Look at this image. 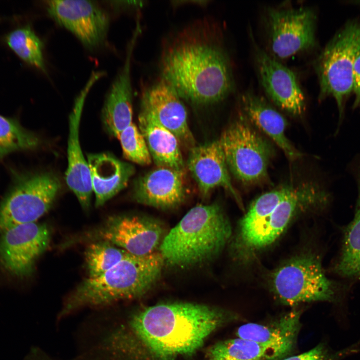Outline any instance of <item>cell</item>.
<instances>
[{
    "label": "cell",
    "mask_w": 360,
    "mask_h": 360,
    "mask_svg": "<svg viewBox=\"0 0 360 360\" xmlns=\"http://www.w3.org/2000/svg\"><path fill=\"white\" fill-rule=\"evenodd\" d=\"M160 68L162 78L192 104L218 103L234 89L230 60L211 20H196L173 36L164 48Z\"/></svg>",
    "instance_id": "6da1fadb"
},
{
    "label": "cell",
    "mask_w": 360,
    "mask_h": 360,
    "mask_svg": "<svg viewBox=\"0 0 360 360\" xmlns=\"http://www.w3.org/2000/svg\"><path fill=\"white\" fill-rule=\"evenodd\" d=\"M237 316L215 307L190 302L157 304L136 312L130 326L138 338L162 360L190 355L216 328Z\"/></svg>",
    "instance_id": "7a4b0ae2"
},
{
    "label": "cell",
    "mask_w": 360,
    "mask_h": 360,
    "mask_svg": "<svg viewBox=\"0 0 360 360\" xmlns=\"http://www.w3.org/2000/svg\"><path fill=\"white\" fill-rule=\"evenodd\" d=\"M328 197L324 190L309 183L284 186L260 195L240 222L232 244L234 256L243 261L252 258L274 242L296 216L324 206Z\"/></svg>",
    "instance_id": "3957f363"
},
{
    "label": "cell",
    "mask_w": 360,
    "mask_h": 360,
    "mask_svg": "<svg viewBox=\"0 0 360 360\" xmlns=\"http://www.w3.org/2000/svg\"><path fill=\"white\" fill-rule=\"evenodd\" d=\"M231 234L230 224L220 204L198 205L167 232L159 252L170 266H200L220 254Z\"/></svg>",
    "instance_id": "277c9868"
},
{
    "label": "cell",
    "mask_w": 360,
    "mask_h": 360,
    "mask_svg": "<svg viewBox=\"0 0 360 360\" xmlns=\"http://www.w3.org/2000/svg\"><path fill=\"white\" fill-rule=\"evenodd\" d=\"M164 265L160 252L142 256L128 254L103 274L83 280L66 298L60 316L86 306L140 297L156 284Z\"/></svg>",
    "instance_id": "5b68a950"
},
{
    "label": "cell",
    "mask_w": 360,
    "mask_h": 360,
    "mask_svg": "<svg viewBox=\"0 0 360 360\" xmlns=\"http://www.w3.org/2000/svg\"><path fill=\"white\" fill-rule=\"evenodd\" d=\"M360 55V22H348L326 44L316 63L320 100L333 97L340 119L345 102L352 92L353 69Z\"/></svg>",
    "instance_id": "8992f818"
},
{
    "label": "cell",
    "mask_w": 360,
    "mask_h": 360,
    "mask_svg": "<svg viewBox=\"0 0 360 360\" xmlns=\"http://www.w3.org/2000/svg\"><path fill=\"white\" fill-rule=\"evenodd\" d=\"M246 120L245 116H240L219 140L233 176L244 184H260L268 180V166L274 152L271 144Z\"/></svg>",
    "instance_id": "52a82bcc"
},
{
    "label": "cell",
    "mask_w": 360,
    "mask_h": 360,
    "mask_svg": "<svg viewBox=\"0 0 360 360\" xmlns=\"http://www.w3.org/2000/svg\"><path fill=\"white\" fill-rule=\"evenodd\" d=\"M270 280L274 296L287 306L335 298L334 284L325 275L319 258L313 254L288 260L272 274Z\"/></svg>",
    "instance_id": "ba28073f"
},
{
    "label": "cell",
    "mask_w": 360,
    "mask_h": 360,
    "mask_svg": "<svg viewBox=\"0 0 360 360\" xmlns=\"http://www.w3.org/2000/svg\"><path fill=\"white\" fill-rule=\"evenodd\" d=\"M62 188L51 172L22 175L0 203V234L13 226L36 222L51 208Z\"/></svg>",
    "instance_id": "9c48e42d"
},
{
    "label": "cell",
    "mask_w": 360,
    "mask_h": 360,
    "mask_svg": "<svg viewBox=\"0 0 360 360\" xmlns=\"http://www.w3.org/2000/svg\"><path fill=\"white\" fill-rule=\"evenodd\" d=\"M160 221L138 215H116L108 218L86 237L92 242L104 240L138 256L156 252L166 234Z\"/></svg>",
    "instance_id": "30bf717a"
},
{
    "label": "cell",
    "mask_w": 360,
    "mask_h": 360,
    "mask_svg": "<svg viewBox=\"0 0 360 360\" xmlns=\"http://www.w3.org/2000/svg\"><path fill=\"white\" fill-rule=\"evenodd\" d=\"M270 48L278 58H288L316 44V15L311 8H270L267 12Z\"/></svg>",
    "instance_id": "8fae6325"
},
{
    "label": "cell",
    "mask_w": 360,
    "mask_h": 360,
    "mask_svg": "<svg viewBox=\"0 0 360 360\" xmlns=\"http://www.w3.org/2000/svg\"><path fill=\"white\" fill-rule=\"evenodd\" d=\"M51 232L47 225L36 222L10 227L1 234L0 262L12 274L30 275L38 258L48 248Z\"/></svg>",
    "instance_id": "7c38bea8"
},
{
    "label": "cell",
    "mask_w": 360,
    "mask_h": 360,
    "mask_svg": "<svg viewBox=\"0 0 360 360\" xmlns=\"http://www.w3.org/2000/svg\"><path fill=\"white\" fill-rule=\"evenodd\" d=\"M48 14L74 34L86 47L96 48L106 40L109 16L95 1L51 0L45 2Z\"/></svg>",
    "instance_id": "4fadbf2b"
},
{
    "label": "cell",
    "mask_w": 360,
    "mask_h": 360,
    "mask_svg": "<svg viewBox=\"0 0 360 360\" xmlns=\"http://www.w3.org/2000/svg\"><path fill=\"white\" fill-rule=\"evenodd\" d=\"M104 75L102 72H92L76 97L68 119V162L66 181L84 210H88L90 207L92 189L90 168L84 156L79 140L80 121L87 94L94 84Z\"/></svg>",
    "instance_id": "5bb4252c"
},
{
    "label": "cell",
    "mask_w": 360,
    "mask_h": 360,
    "mask_svg": "<svg viewBox=\"0 0 360 360\" xmlns=\"http://www.w3.org/2000/svg\"><path fill=\"white\" fill-rule=\"evenodd\" d=\"M254 56L261 85L278 107L299 116L305 108V98L295 73L255 45Z\"/></svg>",
    "instance_id": "9a60e30c"
},
{
    "label": "cell",
    "mask_w": 360,
    "mask_h": 360,
    "mask_svg": "<svg viewBox=\"0 0 360 360\" xmlns=\"http://www.w3.org/2000/svg\"><path fill=\"white\" fill-rule=\"evenodd\" d=\"M140 108L152 114L176 136L183 146L189 150L196 146L182 99L164 79L161 78L144 91Z\"/></svg>",
    "instance_id": "2e32d148"
},
{
    "label": "cell",
    "mask_w": 360,
    "mask_h": 360,
    "mask_svg": "<svg viewBox=\"0 0 360 360\" xmlns=\"http://www.w3.org/2000/svg\"><path fill=\"white\" fill-rule=\"evenodd\" d=\"M185 170L157 167L134 182L132 196L136 202L163 210L176 208L186 196Z\"/></svg>",
    "instance_id": "e0dca14e"
},
{
    "label": "cell",
    "mask_w": 360,
    "mask_h": 360,
    "mask_svg": "<svg viewBox=\"0 0 360 360\" xmlns=\"http://www.w3.org/2000/svg\"><path fill=\"white\" fill-rule=\"evenodd\" d=\"M186 164L204 198L214 188L222 187L240 204L238 192L231 182L220 140L196 145L190 149Z\"/></svg>",
    "instance_id": "ac0fdd59"
},
{
    "label": "cell",
    "mask_w": 360,
    "mask_h": 360,
    "mask_svg": "<svg viewBox=\"0 0 360 360\" xmlns=\"http://www.w3.org/2000/svg\"><path fill=\"white\" fill-rule=\"evenodd\" d=\"M127 48L125 62L106 97L101 118L106 131L118 138L121 132L132 123V89L130 76L131 60L140 28L136 27Z\"/></svg>",
    "instance_id": "d6986e66"
},
{
    "label": "cell",
    "mask_w": 360,
    "mask_h": 360,
    "mask_svg": "<svg viewBox=\"0 0 360 360\" xmlns=\"http://www.w3.org/2000/svg\"><path fill=\"white\" fill-rule=\"evenodd\" d=\"M300 328V312L292 310L268 324H242L236 334L266 347L281 360L290 356L294 350Z\"/></svg>",
    "instance_id": "ffe728a7"
},
{
    "label": "cell",
    "mask_w": 360,
    "mask_h": 360,
    "mask_svg": "<svg viewBox=\"0 0 360 360\" xmlns=\"http://www.w3.org/2000/svg\"><path fill=\"white\" fill-rule=\"evenodd\" d=\"M87 158L95 206L100 207L126 187L135 168L108 153L88 154Z\"/></svg>",
    "instance_id": "44dd1931"
},
{
    "label": "cell",
    "mask_w": 360,
    "mask_h": 360,
    "mask_svg": "<svg viewBox=\"0 0 360 360\" xmlns=\"http://www.w3.org/2000/svg\"><path fill=\"white\" fill-rule=\"evenodd\" d=\"M241 104L246 118L270 138L289 160H295L302 156L285 134V118L262 98L248 91L242 95Z\"/></svg>",
    "instance_id": "7402d4cb"
},
{
    "label": "cell",
    "mask_w": 360,
    "mask_h": 360,
    "mask_svg": "<svg viewBox=\"0 0 360 360\" xmlns=\"http://www.w3.org/2000/svg\"><path fill=\"white\" fill-rule=\"evenodd\" d=\"M138 128L157 167L185 170L186 166L176 136L148 111L140 108Z\"/></svg>",
    "instance_id": "603a6c76"
},
{
    "label": "cell",
    "mask_w": 360,
    "mask_h": 360,
    "mask_svg": "<svg viewBox=\"0 0 360 360\" xmlns=\"http://www.w3.org/2000/svg\"><path fill=\"white\" fill-rule=\"evenodd\" d=\"M353 168L358 188L355 214L345 230L340 256L334 268L344 277L360 278V160L355 162Z\"/></svg>",
    "instance_id": "cb8c5ba5"
},
{
    "label": "cell",
    "mask_w": 360,
    "mask_h": 360,
    "mask_svg": "<svg viewBox=\"0 0 360 360\" xmlns=\"http://www.w3.org/2000/svg\"><path fill=\"white\" fill-rule=\"evenodd\" d=\"M207 356L208 360H278L266 347L238 337L214 344L209 348Z\"/></svg>",
    "instance_id": "d4e9b609"
},
{
    "label": "cell",
    "mask_w": 360,
    "mask_h": 360,
    "mask_svg": "<svg viewBox=\"0 0 360 360\" xmlns=\"http://www.w3.org/2000/svg\"><path fill=\"white\" fill-rule=\"evenodd\" d=\"M4 40L22 60L45 72L43 44L29 25L13 30L6 34Z\"/></svg>",
    "instance_id": "484cf974"
},
{
    "label": "cell",
    "mask_w": 360,
    "mask_h": 360,
    "mask_svg": "<svg viewBox=\"0 0 360 360\" xmlns=\"http://www.w3.org/2000/svg\"><path fill=\"white\" fill-rule=\"evenodd\" d=\"M128 254L108 242H92L84 253L88 277L94 278L103 274L121 262Z\"/></svg>",
    "instance_id": "4316f807"
},
{
    "label": "cell",
    "mask_w": 360,
    "mask_h": 360,
    "mask_svg": "<svg viewBox=\"0 0 360 360\" xmlns=\"http://www.w3.org/2000/svg\"><path fill=\"white\" fill-rule=\"evenodd\" d=\"M39 140L16 119L0 115V158L14 151L35 148Z\"/></svg>",
    "instance_id": "83f0119b"
},
{
    "label": "cell",
    "mask_w": 360,
    "mask_h": 360,
    "mask_svg": "<svg viewBox=\"0 0 360 360\" xmlns=\"http://www.w3.org/2000/svg\"><path fill=\"white\" fill-rule=\"evenodd\" d=\"M118 139L124 156L137 164L146 166L152 162V158L145 139L138 128L133 122L120 134Z\"/></svg>",
    "instance_id": "f1b7e54d"
},
{
    "label": "cell",
    "mask_w": 360,
    "mask_h": 360,
    "mask_svg": "<svg viewBox=\"0 0 360 360\" xmlns=\"http://www.w3.org/2000/svg\"><path fill=\"white\" fill-rule=\"evenodd\" d=\"M281 360H333V356L324 344H319L307 352L290 356Z\"/></svg>",
    "instance_id": "f546056e"
},
{
    "label": "cell",
    "mask_w": 360,
    "mask_h": 360,
    "mask_svg": "<svg viewBox=\"0 0 360 360\" xmlns=\"http://www.w3.org/2000/svg\"><path fill=\"white\" fill-rule=\"evenodd\" d=\"M352 92L355 95L354 108H360V55L356 58L354 66Z\"/></svg>",
    "instance_id": "4dcf8cb0"
},
{
    "label": "cell",
    "mask_w": 360,
    "mask_h": 360,
    "mask_svg": "<svg viewBox=\"0 0 360 360\" xmlns=\"http://www.w3.org/2000/svg\"><path fill=\"white\" fill-rule=\"evenodd\" d=\"M46 360L44 359V358H36V360Z\"/></svg>",
    "instance_id": "1f68e13d"
}]
</instances>
